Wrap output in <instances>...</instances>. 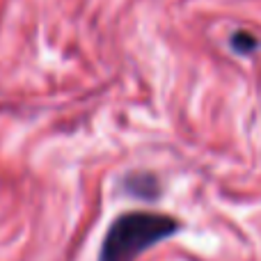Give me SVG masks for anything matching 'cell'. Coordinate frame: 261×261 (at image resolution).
I'll use <instances>...</instances> for the list:
<instances>
[{
	"label": "cell",
	"mask_w": 261,
	"mask_h": 261,
	"mask_svg": "<svg viewBox=\"0 0 261 261\" xmlns=\"http://www.w3.org/2000/svg\"><path fill=\"white\" fill-rule=\"evenodd\" d=\"M176 231L179 222L163 213H124L110 225L101 243L99 261H135L142 252L174 236Z\"/></svg>",
	"instance_id": "obj_1"
},
{
	"label": "cell",
	"mask_w": 261,
	"mask_h": 261,
	"mask_svg": "<svg viewBox=\"0 0 261 261\" xmlns=\"http://www.w3.org/2000/svg\"><path fill=\"white\" fill-rule=\"evenodd\" d=\"M259 46V41L254 39L250 32H234V37H231V48L236 50V53H241V55H248V53H252L254 48Z\"/></svg>",
	"instance_id": "obj_2"
}]
</instances>
